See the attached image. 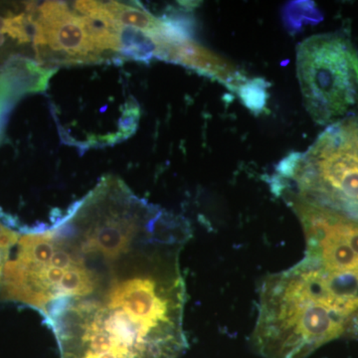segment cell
<instances>
[{
  "instance_id": "cell-1",
  "label": "cell",
  "mask_w": 358,
  "mask_h": 358,
  "mask_svg": "<svg viewBox=\"0 0 358 358\" xmlns=\"http://www.w3.org/2000/svg\"><path fill=\"white\" fill-rule=\"evenodd\" d=\"M185 220L148 223L100 211L63 233L72 253L63 291L42 310L61 358H178L186 348L179 256Z\"/></svg>"
},
{
  "instance_id": "cell-5",
  "label": "cell",
  "mask_w": 358,
  "mask_h": 358,
  "mask_svg": "<svg viewBox=\"0 0 358 358\" xmlns=\"http://www.w3.org/2000/svg\"><path fill=\"white\" fill-rule=\"evenodd\" d=\"M32 14V13H31ZM34 23L35 50L40 61L81 64L103 60L85 25L83 16L63 2H45Z\"/></svg>"
},
{
  "instance_id": "cell-6",
  "label": "cell",
  "mask_w": 358,
  "mask_h": 358,
  "mask_svg": "<svg viewBox=\"0 0 358 358\" xmlns=\"http://www.w3.org/2000/svg\"><path fill=\"white\" fill-rule=\"evenodd\" d=\"M152 41L155 57L195 70L225 85L231 91L237 93L248 80L236 66L193 41L190 36L152 39Z\"/></svg>"
},
{
  "instance_id": "cell-7",
  "label": "cell",
  "mask_w": 358,
  "mask_h": 358,
  "mask_svg": "<svg viewBox=\"0 0 358 358\" xmlns=\"http://www.w3.org/2000/svg\"><path fill=\"white\" fill-rule=\"evenodd\" d=\"M106 13L110 20L120 27L128 28L147 35L154 36L164 31L166 26V20L155 17L152 13L141 7L128 6L120 2H103Z\"/></svg>"
},
{
  "instance_id": "cell-9",
  "label": "cell",
  "mask_w": 358,
  "mask_h": 358,
  "mask_svg": "<svg viewBox=\"0 0 358 358\" xmlns=\"http://www.w3.org/2000/svg\"><path fill=\"white\" fill-rule=\"evenodd\" d=\"M313 18L317 21L319 13L313 8V3L310 2H294L292 6L287 7L285 13V20L294 29L310 23Z\"/></svg>"
},
{
  "instance_id": "cell-4",
  "label": "cell",
  "mask_w": 358,
  "mask_h": 358,
  "mask_svg": "<svg viewBox=\"0 0 358 358\" xmlns=\"http://www.w3.org/2000/svg\"><path fill=\"white\" fill-rule=\"evenodd\" d=\"M296 72L313 121L331 124L358 114V53L348 36L327 33L301 42Z\"/></svg>"
},
{
  "instance_id": "cell-8",
  "label": "cell",
  "mask_w": 358,
  "mask_h": 358,
  "mask_svg": "<svg viewBox=\"0 0 358 358\" xmlns=\"http://www.w3.org/2000/svg\"><path fill=\"white\" fill-rule=\"evenodd\" d=\"M267 87L268 84L260 78L248 79L240 87L237 93L250 110L254 114H260L267 103Z\"/></svg>"
},
{
  "instance_id": "cell-3",
  "label": "cell",
  "mask_w": 358,
  "mask_h": 358,
  "mask_svg": "<svg viewBox=\"0 0 358 358\" xmlns=\"http://www.w3.org/2000/svg\"><path fill=\"white\" fill-rule=\"evenodd\" d=\"M271 185L358 220L357 115L329 124L303 154L285 157Z\"/></svg>"
},
{
  "instance_id": "cell-2",
  "label": "cell",
  "mask_w": 358,
  "mask_h": 358,
  "mask_svg": "<svg viewBox=\"0 0 358 358\" xmlns=\"http://www.w3.org/2000/svg\"><path fill=\"white\" fill-rule=\"evenodd\" d=\"M358 317V280L308 258L264 280L253 333L264 358H306L343 336Z\"/></svg>"
}]
</instances>
